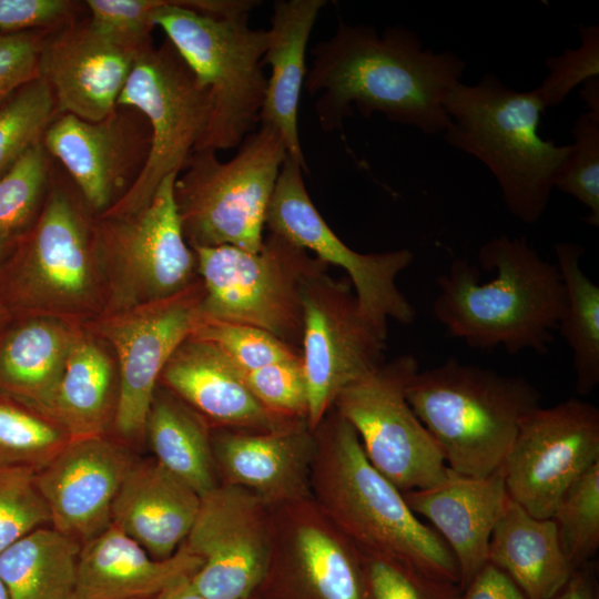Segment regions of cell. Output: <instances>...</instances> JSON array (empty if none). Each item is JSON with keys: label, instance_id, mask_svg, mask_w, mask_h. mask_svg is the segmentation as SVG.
I'll return each instance as SVG.
<instances>
[{"label": "cell", "instance_id": "6da1fadb", "mask_svg": "<svg viewBox=\"0 0 599 599\" xmlns=\"http://www.w3.org/2000/svg\"><path fill=\"white\" fill-rule=\"evenodd\" d=\"M304 87L318 94L321 128L335 131L354 114L382 113L388 121L425 134L444 133L450 124L443 102L463 78L466 62L455 52L425 49L414 31L339 22L334 34L311 50Z\"/></svg>", "mask_w": 599, "mask_h": 599}, {"label": "cell", "instance_id": "7a4b0ae2", "mask_svg": "<svg viewBox=\"0 0 599 599\" xmlns=\"http://www.w3.org/2000/svg\"><path fill=\"white\" fill-rule=\"evenodd\" d=\"M477 257L495 277L483 282L475 264L454 260L436 280L435 318L473 348L547 352L565 301L556 263L542 258L526 237L507 235L488 240Z\"/></svg>", "mask_w": 599, "mask_h": 599}, {"label": "cell", "instance_id": "3957f363", "mask_svg": "<svg viewBox=\"0 0 599 599\" xmlns=\"http://www.w3.org/2000/svg\"><path fill=\"white\" fill-rule=\"evenodd\" d=\"M314 438L312 497L357 549L459 585L458 565L446 542L369 463L351 424L332 408Z\"/></svg>", "mask_w": 599, "mask_h": 599}, {"label": "cell", "instance_id": "277c9868", "mask_svg": "<svg viewBox=\"0 0 599 599\" xmlns=\"http://www.w3.org/2000/svg\"><path fill=\"white\" fill-rule=\"evenodd\" d=\"M445 141L480 161L496 179L509 213L531 224L544 215L569 153L538 133L546 110L536 89L517 91L496 74L456 82L444 102Z\"/></svg>", "mask_w": 599, "mask_h": 599}, {"label": "cell", "instance_id": "5b68a950", "mask_svg": "<svg viewBox=\"0 0 599 599\" xmlns=\"http://www.w3.org/2000/svg\"><path fill=\"white\" fill-rule=\"evenodd\" d=\"M406 398L453 471L485 477L501 467L522 419L540 406V392L520 376L455 357L418 369Z\"/></svg>", "mask_w": 599, "mask_h": 599}, {"label": "cell", "instance_id": "8992f818", "mask_svg": "<svg viewBox=\"0 0 599 599\" xmlns=\"http://www.w3.org/2000/svg\"><path fill=\"white\" fill-rule=\"evenodd\" d=\"M94 219L72 181L54 165L40 213L20 237L7 268L0 300L11 314L54 316L81 325L104 314Z\"/></svg>", "mask_w": 599, "mask_h": 599}, {"label": "cell", "instance_id": "52a82bcc", "mask_svg": "<svg viewBox=\"0 0 599 599\" xmlns=\"http://www.w3.org/2000/svg\"><path fill=\"white\" fill-rule=\"evenodd\" d=\"M247 18L201 13L183 0H164L153 14V26L164 31L211 95V118L194 150L234 149L260 125L268 33L250 27Z\"/></svg>", "mask_w": 599, "mask_h": 599}, {"label": "cell", "instance_id": "ba28073f", "mask_svg": "<svg viewBox=\"0 0 599 599\" xmlns=\"http://www.w3.org/2000/svg\"><path fill=\"white\" fill-rule=\"evenodd\" d=\"M287 150L280 132L260 124L227 162L194 150L174 181V199L187 244L261 250L268 205Z\"/></svg>", "mask_w": 599, "mask_h": 599}, {"label": "cell", "instance_id": "9c48e42d", "mask_svg": "<svg viewBox=\"0 0 599 599\" xmlns=\"http://www.w3.org/2000/svg\"><path fill=\"white\" fill-rule=\"evenodd\" d=\"M193 251L203 286L201 319L257 327L301 349L303 288L326 264L271 232L257 252L230 245Z\"/></svg>", "mask_w": 599, "mask_h": 599}, {"label": "cell", "instance_id": "30bf717a", "mask_svg": "<svg viewBox=\"0 0 599 599\" xmlns=\"http://www.w3.org/2000/svg\"><path fill=\"white\" fill-rule=\"evenodd\" d=\"M167 175L150 203L130 214L94 219V244L105 290L104 314L172 297L197 282V261L180 221Z\"/></svg>", "mask_w": 599, "mask_h": 599}, {"label": "cell", "instance_id": "8fae6325", "mask_svg": "<svg viewBox=\"0 0 599 599\" xmlns=\"http://www.w3.org/2000/svg\"><path fill=\"white\" fill-rule=\"evenodd\" d=\"M118 106L135 109L145 118L151 143L141 173L128 192L101 214L105 216L140 211L167 175L180 174L207 128L212 101L209 90L165 39L139 54Z\"/></svg>", "mask_w": 599, "mask_h": 599}, {"label": "cell", "instance_id": "7c38bea8", "mask_svg": "<svg viewBox=\"0 0 599 599\" xmlns=\"http://www.w3.org/2000/svg\"><path fill=\"white\" fill-rule=\"evenodd\" d=\"M418 369L413 355H399L345 387L333 405L355 429L369 463L400 493L436 486L449 471L406 398Z\"/></svg>", "mask_w": 599, "mask_h": 599}, {"label": "cell", "instance_id": "4fadbf2b", "mask_svg": "<svg viewBox=\"0 0 599 599\" xmlns=\"http://www.w3.org/2000/svg\"><path fill=\"white\" fill-rule=\"evenodd\" d=\"M295 245L313 252L327 266L343 268L358 305L385 335L389 319L403 325L415 321L416 311L396 284L397 276L413 262L407 248L359 253L347 246L314 206L303 180V167L286 156L268 205L266 224Z\"/></svg>", "mask_w": 599, "mask_h": 599}, {"label": "cell", "instance_id": "5bb4252c", "mask_svg": "<svg viewBox=\"0 0 599 599\" xmlns=\"http://www.w3.org/2000/svg\"><path fill=\"white\" fill-rule=\"evenodd\" d=\"M203 286L155 303L105 314L84 325L111 348L118 367L112 429L123 444H142L150 406L167 361L201 319Z\"/></svg>", "mask_w": 599, "mask_h": 599}, {"label": "cell", "instance_id": "9a60e30c", "mask_svg": "<svg viewBox=\"0 0 599 599\" xmlns=\"http://www.w3.org/2000/svg\"><path fill=\"white\" fill-rule=\"evenodd\" d=\"M301 355L307 386V424L315 430L338 394L384 361L382 333L362 312L349 281L326 271L303 288Z\"/></svg>", "mask_w": 599, "mask_h": 599}, {"label": "cell", "instance_id": "2e32d148", "mask_svg": "<svg viewBox=\"0 0 599 599\" xmlns=\"http://www.w3.org/2000/svg\"><path fill=\"white\" fill-rule=\"evenodd\" d=\"M599 463V409L570 398L538 406L520 423L501 464L507 495L536 518H550L564 493Z\"/></svg>", "mask_w": 599, "mask_h": 599}, {"label": "cell", "instance_id": "e0dca14e", "mask_svg": "<svg viewBox=\"0 0 599 599\" xmlns=\"http://www.w3.org/2000/svg\"><path fill=\"white\" fill-rule=\"evenodd\" d=\"M271 537V505L244 487L219 484L201 496L183 542L203 561L192 585L206 599H245L265 576Z\"/></svg>", "mask_w": 599, "mask_h": 599}, {"label": "cell", "instance_id": "ac0fdd59", "mask_svg": "<svg viewBox=\"0 0 599 599\" xmlns=\"http://www.w3.org/2000/svg\"><path fill=\"white\" fill-rule=\"evenodd\" d=\"M42 143L98 216L135 182L149 154L151 132L138 110L118 106L97 122L57 115L45 129Z\"/></svg>", "mask_w": 599, "mask_h": 599}, {"label": "cell", "instance_id": "d6986e66", "mask_svg": "<svg viewBox=\"0 0 599 599\" xmlns=\"http://www.w3.org/2000/svg\"><path fill=\"white\" fill-rule=\"evenodd\" d=\"M134 463L125 445L108 435L71 439L34 475L51 527L81 545L102 532Z\"/></svg>", "mask_w": 599, "mask_h": 599}, {"label": "cell", "instance_id": "ffe728a7", "mask_svg": "<svg viewBox=\"0 0 599 599\" xmlns=\"http://www.w3.org/2000/svg\"><path fill=\"white\" fill-rule=\"evenodd\" d=\"M143 50L101 33L88 17L50 31L41 49L39 78L51 90L55 114L97 122L113 113Z\"/></svg>", "mask_w": 599, "mask_h": 599}, {"label": "cell", "instance_id": "44dd1931", "mask_svg": "<svg viewBox=\"0 0 599 599\" xmlns=\"http://www.w3.org/2000/svg\"><path fill=\"white\" fill-rule=\"evenodd\" d=\"M271 555L316 599H368L361 551L311 498L271 505Z\"/></svg>", "mask_w": 599, "mask_h": 599}, {"label": "cell", "instance_id": "7402d4cb", "mask_svg": "<svg viewBox=\"0 0 599 599\" xmlns=\"http://www.w3.org/2000/svg\"><path fill=\"white\" fill-rule=\"evenodd\" d=\"M211 439L222 483L252 490L270 505L312 497L315 438L306 420L265 432L217 428Z\"/></svg>", "mask_w": 599, "mask_h": 599}, {"label": "cell", "instance_id": "603a6c76", "mask_svg": "<svg viewBox=\"0 0 599 599\" xmlns=\"http://www.w3.org/2000/svg\"><path fill=\"white\" fill-rule=\"evenodd\" d=\"M159 384L217 428L265 432L294 423L266 410L227 356L214 343L194 334L174 351Z\"/></svg>", "mask_w": 599, "mask_h": 599}, {"label": "cell", "instance_id": "cb8c5ba5", "mask_svg": "<svg viewBox=\"0 0 599 599\" xmlns=\"http://www.w3.org/2000/svg\"><path fill=\"white\" fill-rule=\"evenodd\" d=\"M402 494L408 507L427 518L450 549L463 591L488 561L491 532L508 498L501 469L485 477L449 469L440 484Z\"/></svg>", "mask_w": 599, "mask_h": 599}, {"label": "cell", "instance_id": "d4e9b609", "mask_svg": "<svg viewBox=\"0 0 599 599\" xmlns=\"http://www.w3.org/2000/svg\"><path fill=\"white\" fill-rule=\"evenodd\" d=\"M203 561L182 544L155 559L114 524L81 546L75 599H143L193 576Z\"/></svg>", "mask_w": 599, "mask_h": 599}, {"label": "cell", "instance_id": "484cf974", "mask_svg": "<svg viewBox=\"0 0 599 599\" xmlns=\"http://www.w3.org/2000/svg\"><path fill=\"white\" fill-rule=\"evenodd\" d=\"M201 496L155 459L134 463L112 506V524L155 559L173 556L197 516Z\"/></svg>", "mask_w": 599, "mask_h": 599}, {"label": "cell", "instance_id": "4316f807", "mask_svg": "<svg viewBox=\"0 0 599 599\" xmlns=\"http://www.w3.org/2000/svg\"><path fill=\"white\" fill-rule=\"evenodd\" d=\"M325 0H278L273 6L268 43L263 65L268 64L266 93L260 124L276 129L287 156L308 172L302 151L297 113L306 77L305 55L308 39Z\"/></svg>", "mask_w": 599, "mask_h": 599}, {"label": "cell", "instance_id": "83f0119b", "mask_svg": "<svg viewBox=\"0 0 599 599\" xmlns=\"http://www.w3.org/2000/svg\"><path fill=\"white\" fill-rule=\"evenodd\" d=\"M82 327L47 315L21 316L7 326L0 336V392L52 415L69 351Z\"/></svg>", "mask_w": 599, "mask_h": 599}, {"label": "cell", "instance_id": "f1b7e54d", "mask_svg": "<svg viewBox=\"0 0 599 599\" xmlns=\"http://www.w3.org/2000/svg\"><path fill=\"white\" fill-rule=\"evenodd\" d=\"M488 561L528 599H549L575 571L561 550L554 520L531 516L509 497L491 532Z\"/></svg>", "mask_w": 599, "mask_h": 599}, {"label": "cell", "instance_id": "f546056e", "mask_svg": "<svg viewBox=\"0 0 599 599\" xmlns=\"http://www.w3.org/2000/svg\"><path fill=\"white\" fill-rule=\"evenodd\" d=\"M118 367L109 345L83 325L69 351L52 415L74 438L108 435L118 402Z\"/></svg>", "mask_w": 599, "mask_h": 599}, {"label": "cell", "instance_id": "4dcf8cb0", "mask_svg": "<svg viewBox=\"0 0 599 599\" xmlns=\"http://www.w3.org/2000/svg\"><path fill=\"white\" fill-rule=\"evenodd\" d=\"M144 440H148L154 459L200 496L220 484L216 479L210 425L160 384L148 414Z\"/></svg>", "mask_w": 599, "mask_h": 599}, {"label": "cell", "instance_id": "1f68e13d", "mask_svg": "<svg viewBox=\"0 0 599 599\" xmlns=\"http://www.w3.org/2000/svg\"><path fill=\"white\" fill-rule=\"evenodd\" d=\"M81 546L51 526L13 542L0 554L9 599H75Z\"/></svg>", "mask_w": 599, "mask_h": 599}, {"label": "cell", "instance_id": "d6a6232c", "mask_svg": "<svg viewBox=\"0 0 599 599\" xmlns=\"http://www.w3.org/2000/svg\"><path fill=\"white\" fill-rule=\"evenodd\" d=\"M554 248L565 288L557 328L572 352L576 390L588 395L599 383V286L581 267L580 244L559 242Z\"/></svg>", "mask_w": 599, "mask_h": 599}, {"label": "cell", "instance_id": "836d02e7", "mask_svg": "<svg viewBox=\"0 0 599 599\" xmlns=\"http://www.w3.org/2000/svg\"><path fill=\"white\" fill-rule=\"evenodd\" d=\"M70 440L53 415L0 392V468L38 473Z\"/></svg>", "mask_w": 599, "mask_h": 599}, {"label": "cell", "instance_id": "e575fe53", "mask_svg": "<svg viewBox=\"0 0 599 599\" xmlns=\"http://www.w3.org/2000/svg\"><path fill=\"white\" fill-rule=\"evenodd\" d=\"M52 160L41 139L0 176L1 238L22 235L35 221L49 189Z\"/></svg>", "mask_w": 599, "mask_h": 599}, {"label": "cell", "instance_id": "d590c367", "mask_svg": "<svg viewBox=\"0 0 599 599\" xmlns=\"http://www.w3.org/2000/svg\"><path fill=\"white\" fill-rule=\"evenodd\" d=\"M550 518L570 566L591 561L599 548V463L564 493Z\"/></svg>", "mask_w": 599, "mask_h": 599}, {"label": "cell", "instance_id": "8d00e7d4", "mask_svg": "<svg viewBox=\"0 0 599 599\" xmlns=\"http://www.w3.org/2000/svg\"><path fill=\"white\" fill-rule=\"evenodd\" d=\"M57 116L50 88L41 78L0 104V176L42 135Z\"/></svg>", "mask_w": 599, "mask_h": 599}, {"label": "cell", "instance_id": "74e56055", "mask_svg": "<svg viewBox=\"0 0 599 599\" xmlns=\"http://www.w3.org/2000/svg\"><path fill=\"white\" fill-rule=\"evenodd\" d=\"M192 334L214 343L242 373L302 359L301 349L253 326L200 319Z\"/></svg>", "mask_w": 599, "mask_h": 599}, {"label": "cell", "instance_id": "f35d334b", "mask_svg": "<svg viewBox=\"0 0 599 599\" xmlns=\"http://www.w3.org/2000/svg\"><path fill=\"white\" fill-rule=\"evenodd\" d=\"M573 143L557 176L555 189L578 200L588 209L586 222L599 226V116L582 112L572 128Z\"/></svg>", "mask_w": 599, "mask_h": 599}, {"label": "cell", "instance_id": "ab89813d", "mask_svg": "<svg viewBox=\"0 0 599 599\" xmlns=\"http://www.w3.org/2000/svg\"><path fill=\"white\" fill-rule=\"evenodd\" d=\"M368 599H460L459 585L410 565L362 554Z\"/></svg>", "mask_w": 599, "mask_h": 599}, {"label": "cell", "instance_id": "60d3db41", "mask_svg": "<svg viewBox=\"0 0 599 599\" xmlns=\"http://www.w3.org/2000/svg\"><path fill=\"white\" fill-rule=\"evenodd\" d=\"M35 473L0 468V554L32 530L51 526Z\"/></svg>", "mask_w": 599, "mask_h": 599}, {"label": "cell", "instance_id": "b9f144b4", "mask_svg": "<svg viewBox=\"0 0 599 599\" xmlns=\"http://www.w3.org/2000/svg\"><path fill=\"white\" fill-rule=\"evenodd\" d=\"M258 403L283 422H307V386L302 359L243 373Z\"/></svg>", "mask_w": 599, "mask_h": 599}, {"label": "cell", "instance_id": "7bdbcfd3", "mask_svg": "<svg viewBox=\"0 0 599 599\" xmlns=\"http://www.w3.org/2000/svg\"><path fill=\"white\" fill-rule=\"evenodd\" d=\"M579 34L578 48L545 60L548 74L536 88L545 109L559 105L577 85L599 77V26H580Z\"/></svg>", "mask_w": 599, "mask_h": 599}, {"label": "cell", "instance_id": "ee69618b", "mask_svg": "<svg viewBox=\"0 0 599 599\" xmlns=\"http://www.w3.org/2000/svg\"><path fill=\"white\" fill-rule=\"evenodd\" d=\"M164 0H87L90 24L116 42L143 50L152 44L153 14Z\"/></svg>", "mask_w": 599, "mask_h": 599}, {"label": "cell", "instance_id": "f6af8a7d", "mask_svg": "<svg viewBox=\"0 0 599 599\" xmlns=\"http://www.w3.org/2000/svg\"><path fill=\"white\" fill-rule=\"evenodd\" d=\"M50 31L0 32V104L39 78L42 44Z\"/></svg>", "mask_w": 599, "mask_h": 599}, {"label": "cell", "instance_id": "bcb514c9", "mask_svg": "<svg viewBox=\"0 0 599 599\" xmlns=\"http://www.w3.org/2000/svg\"><path fill=\"white\" fill-rule=\"evenodd\" d=\"M83 7L70 0H0V32L53 31L79 19Z\"/></svg>", "mask_w": 599, "mask_h": 599}, {"label": "cell", "instance_id": "7dc6e473", "mask_svg": "<svg viewBox=\"0 0 599 599\" xmlns=\"http://www.w3.org/2000/svg\"><path fill=\"white\" fill-rule=\"evenodd\" d=\"M460 599H528L500 568L487 561L463 589Z\"/></svg>", "mask_w": 599, "mask_h": 599}, {"label": "cell", "instance_id": "c3c4849f", "mask_svg": "<svg viewBox=\"0 0 599 599\" xmlns=\"http://www.w3.org/2000/svg\"><path fill=\"white\" fill-rule=\"evenodd\" d=\"M549 599H599L597 570L592 561L577 568L564 587Z\"/></svg>", "mask_w": 599, "mask_h": 599}, {"label": "cell", "instance_id": "681fc988", "mask_svg": "<svg viewBox=\"0 0 599 599\" xmlns=\"http://www.w3.org/2000/svg\"><path fill=\"white\" fill-rule=\"evenodd\" d=\"M191 577H184L163 591L159 599H206L192 585Z\"/></svg>", "mask_w": 599, "mask_h": 599}, {"label": "cell", "instance_id": "f907efd6", "mask_svg": "<svg viewBox=\"0 0 599 599\" xmlns=\"http://www.w3.org/2000/svg\"><path fill=\"white\" fill-rule=\"evenodd\" d=\"M580 98L587 105V112L599 116V77L591 78L582 83Z\"/></svg>", "mask_w": 599, "mask_h": 599}, {"label": "cell", "instance_id": "816d5d0a", "mask_svg": "<svg viewBox=\"0 0 599 599\" xmlns=\"http://www.w3.org/2000/svg\"><path fill=\"white\" fill-rule=\"evenodd\" d=\"M10 317H11L10 311L8 309L6 304L0 300V336L2 332L4 331V328L8 326Z\"/></svg>", "mask_w": 599, "mask_h": 599}, {"label": "cell", "instance_id": "f5cc1de1", "mask_svg": "<svg viewBox=\"0 0 599 599\" xmlns=\"http://www.w3.org/2000/svg\"><path fill=\"white\" fill-rule=\"evenodd\" d=\"M12 244H13V240H7V238L0 237V265L2 263V260L6 253L8 252V250L10 248Z\"/></svg>", "mask_w": 599, "mask_h": 599}, {"label": "cell", "instance_id": "db71d44e", "mask_svg": "<svg viewBox=\"0 0 599 599\" xmlns=\"http://www.w3.org/2000/svg\"><path fill=\"white\" fill-rule=\"evenodd\" d=\"M0 599H9L8 591L0 579Z\"/></svg>", "mask_w": 599, "mask_h": 599}, {"label": "cell", "instance_id": "11a10c76", "mask_svg": "<svg viewBox=\"0 0 599 599\" xmlns=\"http://www.w3.org/2000/svg\"><path fill=\"white\" fill-rule=\"evenodd\" d=\"M143 599H159V596H158V597H153V598H143Z\"/></svg>", "mask_w": 599, "mask_h": 599}]
</instances>
